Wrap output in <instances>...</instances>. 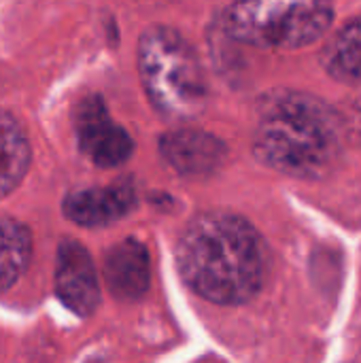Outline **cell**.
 Masks as SVG:
<instances>
[{
    "label": "cell",
    "instance_id": "6da1fadb",
    "mask_svg": "<svg viewBox=\"0 0 361 363\" xmlns=\"http://www.w3.org/2000/svg\"><path fill=\"white\" fill-rule=\"evenodd\" d=\"M185 283L215 304H245L268 277V251L257 230L226 211L198 215L177 245Z\"/></svg>",
    "mask_w": 361,
    "mask_h": 363
},
{
    "label": "cell",
    "instance_id": "7a4b0ae2",
    "mask_svg": "<svg viewBox=\"0 0 361 363\" xmlns=\"http://www.w3.org/2000/svg\"><path fill=\"white\" fill-rule=\"evenodd\" d=\"M257 160L298 179L326 177L343 151V121L317 96L272 89L257 106L253 134Z\"/></svg>",
    "mask_w": 361,
    "mask_h": 363
},
{
    "label": "cell",
    "instance_id": "3957f363",
    "mask_svg": "<svg viewBox=\"0 0 361 363\" xmlns=\"http://www.w3.org/2000/svg\"><path fill=\"white\" fill-rule=\"evenodd\" d=\"M138 72L153 108L174 121L204 113L209 85L191 45L168 26H151L138 40Z\"/></svg>",
    "mask_w": 361,
    "mask_h": 363
},
{
    "label": "cell",
    "instance_id": "277c9868",
    "mask_svg": "<svg viewBox=\"0 0 361 363\" xmlns=\"http://www.w3.org/2000/svg\"><path fill=\"white\" fill-rule=\"evenodd\" d=\"M332 19V0H236L223 30L249 47L300 49L321 38Z\"/></svg>",
    "mask_w": 361,
    "mask_h": 363
},
{
    "label": "cell",
    "instance_id": "5b68a950",
    "mask_svg": "<svg viewBox=\"0 0 361 363\" xmlns=\"http://www.w3.org/2000/svg\"><path fill=\"white\" fill-rule=\"evenodd\" d=\"M79 149L100 168L121 166L134 151L130 134L109 115L100 96L83 98L72 115Z\"/></svg>",
    "mask_w": 361,
    "mask_h": 363
},
{
    "label": "cell",
    "instance_id": "8992f818",
    "mask_svg": "<svg viewBox=\"0 0 361 363\" xmlns=\"http://www.w3.org/2000/svg\"><path fill=\"white\" fill-rule=\"evenodd\" d=\"M55 294L79 317H89L100 306V281L89 251L72 238H64L55 253Z\"/></svg>",
    "mask_w": 361,
    "mask_h": 363
},
{
    "label": "cell",
    "instance_id": "52a82bcc",
    "mask_svg": "<svg viewBox=\"0 0 361 363\" xmlns=\"http://www.w3.org/2000/svg\"><path fill=\"white\" fill-rule=\"evenodd\" d=\"M160 155L179 174L209 177L223 166L228 149L221 138L204 130L179 128L160 138Z\"/></svg>",
    "mask_w": 361,
    "mask_h": 363
},
{
    "label": "cell",
    "instance_id": "ba28073f",
    "mask_svg": "<svg viewBox=\"0 0 361 363\" xmlns=\"http://www.w3.org/2000/svg\"><path fill=\"white\" fill-rule=\"evenodd\" d=\"M136 206V189L130 181L106 187H87L72 191L62 202L68 221L83 228H102L123 219Z\"/></svg>",
    "mask_w": 361,
    "mask_h": 363
},
{
    "label": "cell",
    "instance_id": "9c48e42d",
    "mask_svg": "<svg viewBox=\"0 0 361 363\" xmlns=\"http://www.w3.org/2000/svg\"><path fill=\"white\" fill-rule=\"evenodd\" d=\"M104 283L111 296L123 302L143 298L151 283V257L136 238H126L104 253Z\"/></svg>",
    "mask_w": 361,
    "mask_h": 363
},
{
    "label": "cell",
    "instance_id": "30bf717a",
    "mask_svg": "<svg viewBox=\"0 0 361 363\" xmlns=\"http://www.w3.org/2000/svg\"><path fill=\"white\" fill-rule=\"evenodd\" d=\"M32 162V147L21 121L0 111V200L9 198L28 174Z\"/></svg>",
    "mask_w": 361,
    "mask_h": 363
},
{
    "label": "cell",
    "instance_id": "8fae6325",
    "mask_svg": "<svg viewBox=\"0 0 361 363\" xmlns=\"http://www.w3.org/2000/svg\"><path fill=\"white\" fill-rule=\"evenodd\" d=\"M32 259V232L26 223L0 217V294L11 289Z\"/></svg>",
    "mask_w": 361,
    "mask_h": 363
},
{
    "label": "cell",
    "instance_id": "7c38bea8",
    "mask_svg": "<svg viewBox=\"0 0 361 363\" xmlns=\"http://www.w3.org/2000/svg\"><path fill=\"white\" fill-rule=\"evenodd\" d=\"M326 70L351 85L361 83V17L340 28L323 49Z\"/></svg>",
    "mask_w": 361,
    "mask_h": 363
},
{
    "label": "cell",
    "instance_id": "4fadbf2b",
    "mask_svg": "<svg viewBox=\"0 0 361 363\" xmlns=\"http://www.w3.org/2000/svg\"><path fill=\"white\" fill-rule=\"evenodd\" d=\"M351 130H353V136L355 140L361 145V100L355 104L353 108V119H351Z\"/></svg>",
    "mask_w": 361,
    "mask_h": 363
}]
</instances>
